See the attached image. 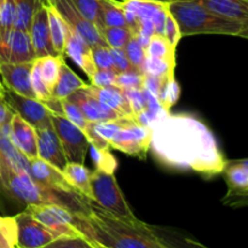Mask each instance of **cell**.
Here are the masks:
<instances>
[{"mask_svg":"<svg viewBox=\"0 0 248 248\" xmlns=\"http://www.w3.org/2000/svg\"><path fill=\"white\" fill-rule=\"evenodd\" d=\"M0 84H2V82H1V80H0Z\"/></svg>","mask_w":248,"mask_h":248,"instance_id":"f5cc1de1","label":"cell"},{"mask_svg":"<svg viewBox=\"0 0 248 248\" xmlns=\"http://www.w3.org/2000/svg\"><path fill=\"white\" fill-rule=\"evenodd\" d=\"M115 86L123 90L143 89L144 87V73L135 69L130 70V72L119 73L116 75Z\"/></svg>","mask_w":248,"mask_h":248,"instance_id":"d590c367","label":"cell"},{"mask_svg":"<svg viewBox=\"0 0 248 248\" xmlns=\"http://www.w3.org/2000/svg\"><path fill=\"white\" fill-rule=\"evenodd\" d=\"M29 174L36 183L51 190L67 194H79L73 186L68 184V182L63 177L62 171L39 157L29 161Z\"/></svg>","mask_w":248,"mask_h":248,"instance_id":"ac0fdd59","label":"cell"},{"mask_svg":"<svg viewBox=\"0 0 248 248\" xmlns=\"http://www.w3.org/2000/svg\"><path fill=\"white\" fill-rule=\"evenodd\" d=\"M33 63L34 61L26 63L0 62V80L4 87L16 93L36 98L31 79Z\"/></svg>","mask_w":248,"mask_h":248,"instance_id":"4fadbf2b","label":"cell"},{"mask_svg":"<svg viewBox=\"0 0 248 248\" xmlns=\"http://www.w3.org/2000/svg\"><path fill=\"white\" fill-rule=\"evenodd\" d=\"M213 14L248 22V0H193Z\"/></svg>","mask_w":248,"mask_h":248,"instance_id":"7402d4cb","label":"cell"},{"mask_svg":"<svg viewBox=\"0 0 248 248\" xmlns=\"http://www.w3.org/2000/svg\"><path fill=\"white\" fill-rule=\"evenodd\" d=\"M52 6L57 10L63 21L69 26V28L74 31L78 35L81 36L91 47L99 45L108 46L102 39L97 27L92 22H90L89 19L82 17L77 11V9H75L70 0H58Z\"/></svg>","mask_w":248,"mask_h":248,"instance_id":"7c38bea8","label":"cell"},{"mask_svg":"<svg viewBox=\"0 0 248 248\" xmlns=\"http://www.w3.org/2000/svg\"><path fill=\"white\" fill-rule=\"evenodd\" d=\"M0 217H1V216H0Z\"/></svg>","mask_w":248,"mask_h":248,"instance_id":"db71d44e","label":"cell"},{"mask_svg":"<svg viewBox=\"0 0 248 248\" xmlns=\"http://www.w3.org/2000/svg\"><path fill=\"white\" fill-rule=\"evenodd\" d=\"M31 86H33L36 99L41 101L43 103L50 101L53 96L47 90L44 80L41 79V75H40V72H39V65H38V62H36V60H34L33 68H31Z\"/></svg>","mask_w":248,"mask_h":248,"instance_id":"8d00e7d4","label":"cell"},{"mask_svg":"<svg viewBox=\"0 0 248 248\" xmlns=\"http://www.w3.org/2000/svg\"><path fill=\"white\" fill-rule=\"evenodd\" d=\"M35 60L29 31L12 28L0 31V62L26 63Z\"/></svg>","mask_w":248,"mask_h":248,"instance_id":"8fae6325","label":"cell"},{"mask_svg":"<svg viewBox=\"0 0 248 248\" xmlns=\"http://www.w3.org/2000/svg\"><path fill=\"white\" fill-rule=\"evenodd\" d=\"M92 201L97 206L120 219H135L136 216L116 181L115 172L96 169L91 171Z\"/></svg>","mask_w":248,"mask_h":248,"instance_id":"277c9868","label":"cell"},{"mask_svg":"<svg viewBox=\"0 0 248 248\" xmlns=\"http://www.w3.org/2000/svg\"><path fill=\"white\" fill-rule=\"evenodd\" d=\"M29 36H31L35 58H41L45 56H58L51 41L47 7L45 4H41L34 12L31 27H29Z\"/></svg>","mask_w":248,"mask_h":248,"instance_id":"5bb4252c","label":"cell"},{"mask_svg":"<svg viewBox=\"0 0 248 248\" xmlns=\"http://www.w3.org/2000/svg\"><path fill=\"white\" fill-rule=\"evenodd\" d=\"M65 99L74 103L89 123L98 124L120 118L115 111L109 109L102 102H99L96 97L92 96L89 90L86 89V86L70 93Z\"/></svg>","mask_w":248,"mask_h":248,"instance_id":"2e32d148","label":"cell"},{"mask_svg":"<svg viewBox=\"0 0 248 248\" xmlns=\"http://www.w3.org/2000/svg\"><path fill=\"white\" fill-rule=\"evenodd\" d=\"M222 173L228 186L227 195L223 198V203L232 207L246 206L248 195V160L227 161Z\"/></svg>","mask_w":248,"mask_h":248,"instance_id":"9c48e42d","label":"cell"},{"mask_svg":"<svg viewBox=\"0 0 248 248\" xmlns=\"http://www.w3.org/2000/svg\"><path fill=\"white\" fill-rule=\"evenodd\" d=\"M64 56L72 58L80 69L84 70L89 80L92 79L97 72L96 64L92 57V48L81 36L78 35L67 24V34H65Z\"/></svg>","mask_w":248,"mask_h":248,"instance_id":"d6986e66","label":"cell"},{"mask_svg":"<svg viewBox=\"0 0 248 248\" xmlns=\"http://www.w3.org/2000/svg\"><path fill=\"white\" fill-rule=\"evenodd\" d=\"M110 48V56H111V62H113V69L116 73H124V72H130L133 70L135 68L132 67V64L128 61L127 56H126L124 48ZM136 70V69H135Z\"/></svg>","mask_w":248,"mask_h":248,"instance_id":"ee69618b","label":"cell"},{"mask_svg":"<svg viewBox=\"0 0 248 248\" xmlns=\"http://www.w3.org/2000/svg\"><path fill=\"white\" fill-rule=\"evenodd\" d=\"M14 4L16 9L14 28L29 31L34 12L41 4H45V0H14Z\"/></svg>","mask_w":248,"mask_h":248,"instance_id":"f1b7e54d","label":"cell"},{"mask_svg":"<svg viewBox=\"0 0 248 248\" xmlns=\"http://www.w3.org/2000/svg\"><path fill=\"white\" fill-rule=\"evenodd\" d=\"M17 225V248H41L58 235L36 220L27 210L14 216Z\"/></svg>","mask_w":248,"mask_h":248,"instance_id":"30bf717a","label":"cell"},{"mask_svg":"<svg viewBox=\"0 0 248 248\" xmlns=\"http://www.w3.org/2000/svg\"><path fill=\"white\" fill-rule=\"evenodd\" d=\"M41 248H94L90 239L84 235L77 236H61Z\"/></svg>","mask_w":248,"mask_h":248,"instance_id":"e575fe53","label":"cell"},{"mask_svg":"<svg viewBox=\"0 0 248 248\" xmlns=\"http://www.w3.org/2000/svg\"><path fill=\"white\" fill-rule=\"evenodd\" d=\"M77 11L96 26L98 19L99 0H70Z\"/></svg>","mask_w":248,"mask_h":248,"instance_id":"74e56055","label":"cell"},{"mask_svg":"<svg viewBox=\"0 0 248 248\" xmlns=\"http://www.w3.org/2000/svg\"><path fill=\"white\" fill-rule=\"evenodd\" d=\"M9 125L0 130V183L17 172H29V160L18 152L10 140Z\"/></svg>","mask_w":248,"mask_h":248,"instance_id":"9a60e30c","label":"cell"},{"mask_svg":"<svg viewBox=\"0 0 248 248\" xmlns=\"http://www.w3.org/2000/svg\"><path fill=\"white\" fill-rule=\"evenodd\" d=\"M51 124L60 140L67 161L84 164L90 143L81 128L60 114H51Z\"/></svg>","mask_w":248,"mask_h":248,"instance_id":"8992f818","label":"cell"},{"mask_svg":"<svg viewBox=\"0 0 248 248\" xmlns=\"http://www.w3.org/2000/svg\"><path fill=\"white\" fill-rule=\"evenodd\" d=\"M38 137V157L55 166L60 171L67 165V159L63 153L62 145L56 135L53 127H46L36 130Z\"/></svg>","mask_w":248,"mask_h":248,"instance_id":"ffe728a7","label":"cell"},{"mask_svg":"<svg viewBox=\"0 0 248 248\" xmlns=\"http://www.w3.org/2000/svg\"><path fill=\"white\" fill-rule=\"evenodd\" d=\"M124 51H125L126 56H127L128 61L132 64V67L136 70H138V72L144 73L143 72V67H144L145 58H147L145 48L144 45L135 35L131 36V39L127 41L125 47H124Z\"/></svg>","mask_w":248,"mask_h":248,"instance_id":"1f68e13d","label":"cell"},{"mask_svg":"<svg viewBox=\"0 0 248 248\" xmlns=\"http://www.w3.org/2000/svg\"><path fill=\"white\" fill-rule=\"evenodd\" d=\"M179 94H181V87L174 80V77H169L162 84L156 98L162 106V108L170 111L171 107H173L174 103L178 101Z\"/></svg>","mask_w":248,"mask_h":248,"instance_id":"4dcf8cb0","label":"cell"},{"mask_svg":"<svg viewBox=\"0 0 248 248\" xmlns=\"http://www.w3.org/2000/svg\"><path fill=\"white\" fill-rule=\"evenodd\" d=\"M116 75L118 73L114 69H97L92 79L90 80V85L96 87L115 86Z\"/></svg>","mask_w":248,"mask_h":248,"instance_id":"b9f144b4","label":"cell"},{"mask_svg":"<svg viewBox=\"0 0 248 248\" xmlns=\"http://www.w3.org/2000/svg\"><path fill=\"white\" fill-rule=\"evenodd\" d=\"M61 108H62V115L65 116L70 123H73L74 125H77L78 127L84 130L85 126L87 125L89 121H86V119L84 118L82 113L80 111V109L75 106L74 103L69 102L68 99H61Z\"/></svg>","mask_w":248,"mask_h":248,"instance_id":"f35d334b","label":"cell"},{"mask_svg":"<svg viewBox=\"0 0 248 248\" xmlns=\"http://www.w3.org/2000/svg\"><path fill=\"white\" fill-rule=\"evenodd\" d=\"M62 174L70 186L75 189L80 195L92 201L91 190V171L84 164L78 162H67L64 169L62 170Z\"/></svg>","mask_w":248,"mask_h":248,"instance_id":"603a6c76","label":"cell"},{"mask_svg":"<svg viewBox=\"0 0 248 248\" xmlns=\"http://www.w3.org/2000/svg\"><path fill=\"white\" fill-rule=\"evenodd\" d=\"M26 210L36 220L61 236L82 235L77 228V219L73 212L60 205H29Z\"/></svg>","mask_w":248,"mask_h":248,"instance_id":"ba28073f","label":"cell"},{"mask_svg":"<svg viewBox=\"0 0 248 248\" xmlns=\"http://www.w3.org/2000/svg\"><path fill=\"white\" fill-rule=\"evenodd\" d=\"M2 99H4V98H2V92L0 91V101H2Z\"/></svg>","mask_w":248,"mask_h":248,"instance_id":"f907efd6","label":"cell"},{"mask_svg":"<svg viewBox=\"0 0 248 248\" xmlns=\"http://www.w3.org/2000/svg\"><path fill=\"white\" fill-rule=\"evenodd\" d=\"M174 67H176V63L167 62L160 58L147 57L143 72L144 74L153 75V77H169V75H174Z\"/></svg>","mask_w":248,"mask_h":248,"instance_id":"836d02e7","label":"cell"},{"mask_svg":"<svg viewBox=\"0 0 248 248\" xmlns=\"http://www.w3.org/2000/svg\"><path fill=\"white\" fill-rule=\"evenodd\" d=\"M9 133L11 142L23 156L29 161L38 159V137L33 126L14 114L10 121Z\"/></svg>","mask_w":248,"mask_h":248,"instance_id":"e0dca14e","label":"cell"},{"mask_svg":"<svg viewBox=\"0 0 248 248\" xmlns=\"http://www.w3.org/2000/svg\"><path fill=\"white\" fill-rule=\"evenodd\" d=\"M2 90H4V85H2V84H0V91L2 92Z\"/></svg>","mask_w":248,"mask_h":248,"instance_id":"681fc988","label":"cell"},{"mask_svg":"<svg viewBox=\"0 0 248 248\" xmlns=\"http://www.w3.org/2000/svg\"><path fill=\"white\" fill-rule=\"evenodd\" d=\"M86 82L82 79H80L79 75L67 63L63 62L62 65H61L58 79L56 81L55 86H53L51 94L57 99H64L70 93L81 89V87L86 86Z\"/></svg>","mask_w":248,"mask_h":248,"instance_id":"d4e9b609","label":"cell"},{"mask_svg":"<svg viewBox=\"0 0 248 248\" xmlns=\"http://www.w3.org/2000/svg\"><path fill=\"white\" fill-rule=\"evenodd\" d=\"M98 31L108 47L114 48H124L132 36L128 27H103Z\"/></svg>","mask_w":248,"mask_h":248,"instance_id":"f546056e","label":"cell"},{"mask_svg":"<svg viewBox=\"0 0 248 248\" xmlns=\"http://www.w3.org/2000/svg\"><path fill=\"white\" fill-rule=\"evenodd\" d=\"M35 60L38 62L41 79L44 80L48 91L52 92L53 86L58 79L61 65L64 62V57L63 56H45V57L35 58Z\"/></svg>","mask_w":248,"mask_h":248,"instance_id":"83f0119b","label":"cell"},{"mask_svg":"<svg viewBox=\"0 0 248 248\" xmlns=\"http://www.w3.org/2000/svg\"><path fill=\"white\" fill-rule=\"evenodd\" d=\"M137 1H154V2H165V4H169V2L173 1V0H137Z\"/></svg>","mask_w":248,"mask_h":248,"instance_id":"bcb514c9","label":"cell"},{"mask_svg":"<svg viewBox=\"0 0 248 248\" xmlns=\"http://www.w3.org/2000/svg\"><path fill=\"white\" fill-rule=\"evenodd\" d=\"M150 150L160 164L203 177L222 173L227 159L212 131L190 114H165L150 126Z\"/></svg>","mask_w":248,"mask_h":248,"instance_id":"6da1fadb","label":"cell"},{"mask_svg":"<svg viewBox=\"0 0 248 248\" xmlns=\"http://www.w3.org/2000/svg\"><path fill=\"white\" fill-rule=\"evenodd\" d=\"M92 159L94 160L96 164V169L104 170L107 172H115L118 162L114 155L110 154V150L107 152H97V150L92 149Z\"/></svg>","mask_w":248,"mask_h":248,"instance_id":"ab89813d","label":"cell"},{"mask_svg":"<svg viewBox=\"0 0 248 248\" xmlns=\"http://www.w3.org/2000/svg\"><path fill=\"white\" fill-rule=\"evenodd\" d=\"M91 241H92V244H93V246H94V248H109V247L104 246V245L99 244V242L94 241V240H91Z\"/></svg>","mask_w":248,"mask_h":248,"instance_id":"7dc6e473","label":"cell"},{"mask_svg":"<svg viewBox=\"0 0 248 248\" xmlns=\"http://www.w3.org/2000/svg\"><path fill=\"white\" fill-rule=\"evenodd\" d=\"M2 98L14 114L21 116L35 130L52 126L50 109L39 99L16 93L6 87L2 90Z\"/></svg>","mask_w":248,"mask_h":248,"instance_id":"52a82bcc","label":"cell"},{"mask_svg":"<svg viewBox=\"0 0 248 248\" xmlns=\"http://www.w3.org/2000/svg\"><path fill=\"white\" fill-rule=\"evenodd\" d=\"M0 248H17L15 217H0Z\"/></svg>","mask_w":248,"mask_h":248,"instance_id":"d6a6232c","label":"cell"},{"mask_svg":"<svg viewBox=\"0 0 248 248\" xmlns=\"http://www.w3.org/2000/svg\"><path fill=\"white\" fill-rule=\"evenodd\" d=\"M86 89L92 96L96 97L109 109L115 111L120 118H135L130 102L123 89L118 86L96 87L93 85H86Z\"/></svg>","mask_w":248,"mask_h":248,"instance_id":"44dd1931","label":"cell"},{"mask_svg":"<svg viewBox=\"0 0 248 248\" xmlns=\"http://www.w3.org/2000/svg\"><path fill=\"white\" fill-rule=\"evenodd\" d=\"M58 0H45V5H53Z\"/></svg>","mask_w":248,"mask_h":248,"instance_id":"c3c4849f","label":"cell"},{"mask_svg":"<svg viewBox=\"0 0 248 248\" xmlns=\"http://www.w3.org/2000/svg\"><path fill=\"white\" fill-rule=\"evenodd\" d=\"M167 10L178 24L182 38L203 34L248 36V22L213 14L193 0H173Z\"/></svg>","mask_w":248,"mask_h":248,"instance_id":"3957f363","label":"cell"},{"mask_svg":"<svg viewBox=\"0 0 248 248\" xmlns=\"http://www.w3.org/2000/svg\"><path fill=\"white\" fill-rule=\"evenodd\" d=\"M147 57L160 58L167 62L176 63V47L162 34H153L144 46Z\"/></svg>","mask_w":248,"mask_h":248,"instance_id":"4316f807","label":"cell"},{"mask_svg":"<svg viewBox=\"0 0 248 248\" xmlns=\"http://www.w3.org/2000/svg\"><path fill=\"white\" fill-rule=\"evenodd\" d=\"M162 35L170 41L173 47H177L178 45L179 40L182 39L181 36V31H179L178 28V24L177 22L174 21L173 17L171 16V14L167 10V14H166V18H165V26H164V31H162Z\"/></svg>","mask_w":248,"mask_h":248,"instance_id":"7bdbcfd3","label":"cell"},{"mask_svg":"<svg viewBox=\"0 0 248 248\" xmlns=\"http://www.w3.org/2000/svg\"><path fill=\"white\" fill-rule=\"evenodd\" d=\"M48 14V26H50V34L52 46L58 56H64L65 34H67V23L63 21L61 15L52 5H46Z\"/></svg>","mask_w":248,"mask_h":248,"instance_id":"484cf974","label":"cell"},{"mask_svg":"<svg viewBox=\"0 0 248 248\" xmlns=\"http://www.w3.org/2000/svg\"><path fill=\"white\" fill-rule=\"evenodd\" d=\"M152 131L135 118H123L121 125L108 140L113 149L123 152L128 156L145 160L150 152Z\"/></svg>","mask_w":248,"mask_h":248,"instance_id":"5b68a950","label":"cell"},{"mask_svg":"<svg viewBox=\"0 0 248 248\" xmlns=\"http://www.w3.org/2000/svg\"><path fill=\"white\" fill-rule=\"evenodd\" d=\"M97 29L103 27H127L125 11L119 0H99Z\"/></svg>","mask_w":248,"mask_h":248,"instance_id":"cb8c5ba5","label":"cell"},{"mask_svg":"<svg viewBox=\"0 0 248 248\" xmlns=\"http://www.w3.org/2000/svg\"><path fill=\"white\" fill-rule=\"evenodd\" d=\"M12 116H14V111L7 107V104L5 103L4 99L0 101V130H1L2 127H5L6 125H9Z\"/></svg>","mask_w":248,"mask_h":248,"instance_id":"f6af8a7d","label":"cell"},{"mask_svg":"<svg viewBox=\"0 0 248 248\" xmlns=\"http://www.w3.org/2000/svg\"><path fill=\"white\" fill-rule=\"evenodd\" d=\"M2 2H4V0H0V10H1V6H2Z\"/></svg>","mask_w":248,"mask_h":248,"instance_id":"816d5d0a","label":"cell"},{"mask_svg":"<svg viewBox=\"0 0 248 248\" xmlns=\"http://www.w3.org/2000/svg\"><path fill=\"white\" fill-rule=\"evenodd\" d=\"M73 215L77 228L84 236L109 248H173L153 225L137 217L131 220L114 217L91 200L86 213Z\"/></svg>","mask_w":248,"mask_h":248,"instance_id":"7a4b0ae2","label":"cell"},{"mask_svg":"<svg viewBox=\"0 0 248 248\" xmlns=\"http://www.w3.org/2000/svg\"><path fill=\"white\" fill-rule=\"evenodd\" d=\"M92 48V57L97 69H113L111 62L110 48L108 46H93Z\"/></svg>","mask_w":248,"mask_h":248,"instance_id":"60d3db41","label":"cell"}]
</instances>
